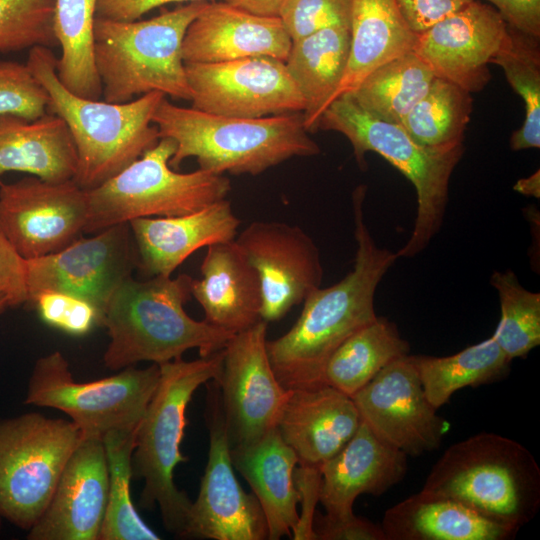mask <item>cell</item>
Here are the masks:
<instances>
[{"instance_id":"cell-1","label":"cell","mask_w":540,"mask_h":540,"mask_svg":"<svg viewBox=\"0 0 540 540\" xmlns=\"http://www.w3.org/2000/svg\"><path fill=\"white\" fill-rule=\"evenodd\" d=\"M365 188L353 193L356 253L352 270L339 282L317 287L303 301L293 326L267 341L270 364L289 390L325 385V366L336 349L376 317L379 283L398 259L396 252L379 247L364 221Z\"/></svg>"},{"instance_id":"cell-2","label":"cell","mask_w":540,"mask_h":540,"mask_svg":"<svg viewBox=\"0 0 540 540\" xmlns=\"http://www.w3.org/2000/svg\"><path fill=\"white\" fill-rule=\"evenodd\" d=\"M192 280L187 274L143 281L129 277L116 289L102 322L110 337L103 356L107 368L121 370L142 361L160 365L194 348L206 357L226 346L234 334L185 312Z\"/></svg>"},{"instance_id":"cell-3","label":"cell","mask_w":540,"mask_h":540,"mask_svg":"<svg viewBox=\"0 0 540 540\" xmlns=\"http://www.w3.org/2000/svg\"><path fill=\"white\" fill-rule=\"evenodd\" d=\"M153 124L160 138H171L177 144L169 160L174 169L194 157L200 169L214 174L255 176L292 157L320 152L308 135L302 112L233 117L177 106L164 97Z\"/></svg>"},{"instance_id":"cell-4","label":"cell","mask_w":540,"mask_h":540,"mask_svg":"<svg viewBox=\"0 0 540 540\" xmlns=\"http://www.w3.org/2000/svg\"><path fill=\"white\" fill-rule=\"evenodd\" d=\"M26 65L48 94L47 111L67 124L77 151L73 181L92 190L137 160L160 139L153 116L166 97L149 92L125 103L77 96L59 81L51 48L29 50Z\"/></svg>"},{"instance_id":"cell-5","label":"cell","mask_w":540,"mask_h":540,"mask_svg":"<svg viewBox=\"0 0 540 540\" xmlns=\"http://www.w3.org/2000/svg\"><path fill=\"white\" fill-rule=\"evenodd\" d=\"M422 490L452 498L484 518L519 530L540 507V467L508 437L480 432L447 448Z\"/></svg>"},{"instance_id":"cell-6","label":"cell","mask_w":540,"mask_h":540,"mask_svg":"<svg viewBox=\"0 0 540 540\" xmlns=\"http://www.w3.org/2000/svg\"><path fill=\"white\" fill-rule=\"evenodd\" d=\"M223 349L191 361L160 364L159 383L136 433L132 472L144 480L140 504L157 505L165 529L178 536H185L192 505L174 482L176 466L188 460L181 452L186 411L195 391L220 375Z\"/></svg>"},{"instance_id":"cell-7","label":"cell","mask_w":540,"mask_h":540,"mask_svg":"<svg viewBox=\"0 0 540 540\" xmlns=\"http://www.w3.org/2000/svg\"><path fill=\"white\" fill-rule=\"evenodd\" d=\"M207 5L189 2L147 20L96 17L94 60L104 100L125 103L156 91L190 101L182 44L187 28Z\"/></svg>"},{"instance_id":"cell-8","label":"cell","mask_w":540,"mask_h":540,"mask_svg":"<svg viewBox=\"0 0 540 540\" xmlns=\"http://www.w3.org/2000/svg\"><path fill=\"white\" fill-rule=\"evenodd\" d=\"M317 129L343 134L361 168L366 166L365 154L375 152L413 184L417 196L414 226L396 255L411 258L426 249L443 224L450 178L464 153V145L448 149L422 146L400 124L372 115L349 93L340 95L325 108Z\"/></svg>"},{"instance_id":"cell-9","label":"cell","mask_w":540,"mask_h":540,"mask_svg":"<svg viewBox=\"0 0 540 540\" xmlns=\"http://www.w3.org/2000/svg\"><path fill=\"white\" fill-rule=\"evenodd\" d=\"M176 142L160 138L121 172L88 190V217L83 233L145 217H172L196 212L226 199L230 180L202 169L180 173L169 160Z\"/></svg>"},{"instance_id":"cell-10","label":"cell","mask_w":540,"mask_h":540,"mask_svg":"<svg viewBox=\"0 0 540 540\" xmlns=\"http://www.w3.org/2000/svg\"><path fill=\"white\" fill-rule=\"evenodd\" d=\"M160 366L134 365L90 382L74 380L69 363L59 351L39 358L28 381L25 403L62 411L83 437H97L139 423L157 388Z\"/></svg>"},{"instance_id":"cell-11","label":"cell","mask_w":540,"mask_h":540,"mask_svg":"<svg viewBox=\"0 0 540 540\" xmlns=\"http://www.w3.org/2000/svg\"><path fill=\"white\" fill-rule=\"evenodd\" d=\"M82 433L71 420L31 412L0 420V516L30 530Z\"/></svg>"},{"instance_id":"cell-12","label":"cell","mask_w":540,"mask_h":540,"mask_svg":"<svg viewBox=\"0 0 540 540\" xmlns=\"http://www.w3.org/2000/svg\"><path fill=\"white\" fill-rule=\"evenodd\" d=\"M135 267L129 223L108 227L60 251L26 260V304L42 291L62 292L90 303L103 322L110 298Z\"/></svg>"},{"instance_id":"cell-13","label":"cell","mask_w":540,"mask_h":540,"mask_svg":"<svg viewBox=\"0 0 540 540\" xmlns=\"http://www.w3.org/2000/svg\"><path fill=\"white\" fill-rule=\"evenodd\" d=\"M267 322L234 334L215 381L231 447L248 445L277 428L291 390L277 379L267 353Z\"/></svg>"},{"instance_id":"cell-14","label":"cell","mask_w":540,"mask_h":540,"mask_svg":"<svg viewBox=\"0 0 540 540\" xmlns=\"http://www.w3.org/2000/svg\"><path fill=\"white\" fill-rule=\"evenodd\" d=\"M195 109L224 116L260 118L305 110L284 61L249 57L217 63H185Z\"/></svg>"},{"instance_id":"cell-15","label":"cell","mask_w":540,"mask_h":540,"mask_svg":"<svg viewBox=\"0 0 540 540\" xmlns=\"http://www.w3.org/2000/svg\"><path fill=\"white\" fill-rule=\"evenodd\" d=\"M88 217V194L73 180L35 176L0 183V229L25 260L43 257L81 237Z\"/></svg>"},{"instance_id":"cell-16","label":"cell","mask_w":540,"mask_h":540,"mask_svg":"<svg viewBox=\"0 0 540 540\" xmlns=\"http://www.w3.org/2000/svg\"><path fill=\"white\" fill-rule=\"evenodd\" d=\"M351 398L360 419L407 456L438 449L449 430L428 401L410 354L388 364Z\"/></svg>"},{"instance_id":"cell-17","label":"cell","mask_w":540,"mask_h":540,"mask_svg":"<svg viewBox=\"0 0 540 540\" xmlns=\"http://www.w3.org/2000/svg\"><path fill=\"white\" fill-rule=\"evenodd\" d=\"M256 270L262 293V320L273 322L321 286L319 248L299 226L253 221L234 239Z\"/></svg>"},{"instance_id":"cell-18","label":"cell","mask_w":540,"mask_h":540,"mask_svg":"<svg viewBox=\"0 0 540 540\" xmlns=\"http://www.w3.org/2000/svg\"><path fill=\"white\" fill-rule=\"evenodd\" d=\"M215 393L209 415L208 460L190 508L185 536L213 540H264L268 528L254 494L236 478L224 414Z\"/></svg>"},{"instance_id":"cell-19","label":"cell","mask_w":540,"mask_h":540,"mask_svg":"<svg viewBox=\"0 0 540 540\" xmlns=\"http://www.w3.org/2000/svg\"><path fill=\"white\" fill-rule=\"evenodd\" d=\"M507 23L491 5L473 0L416 35L412 52L434 73L466 91L488 83V64L500 47Z\"/></svg>"},{"instance_id":"cell-20","label":"cell","mask_w":540,"mask_h":540,"mask_svg":"<svg viewBox=\"0 0 540 540\" xmlns=\"http://www.w3.org/2000/svg\"><path fill=\"white\" fill-rule=\"evenodd\" d=\"M108 500L103 440L83 437L68 459L29 540H99Z\"/></svg>"},{"instance_id":"cell-21","label":"cell","mask_w":540,"mask_h":540,"mask_svg":"<svg viewBox=\"0 0 540 540\" xmlns=\"http://www.w3.org/2000/svg\"><path fill=\"white\" fill-rule=\"evenodd\" d=\"M407 457L361 420L350 440L321 466L319 501L325 515L335 519L353 516L360 495L380 496L402 481Z\"/></svg>"},{"instance_id":"cell-22","label":"cell","mask_w":540,"mask_h":540,"mask_svg":"<svg viewBox=\"0 0 540 540\" xmlns=\"http://www.w3.org/2000/svg\"><path fill=\"white\" fill-rule=\"evenodd\" d=\"M292 40L279 17L259 16L228 3H211L185 33V63H217L249 57L285 61Z\"/></svg>"},{"instance_id":"cell-23","label":"cell","mask_w":540,"mask_h":540,"mask_svg":"<svg viewBox=\"0 0 540 540\" xmlns=\"http://www.w3.org/2000/svg\"><path fill=\"white\" fill-rule=\"evenodd\" d=\"M240 224L227 199L186 215L133 219L137 267L148 277L171 276L198 249L233 241Z\"/></svg>"},{"instance_id":"cell-24","label":"cell","mask_w":540,"mask_h":540,"mask_svg":"<svg viewBox=\"0 0 540 540\" xmlns=\"http://www.w3.org/2000/svg\"><path fill=\"white\" fill-rule=\"evenodd\" d=\"M361 422L352 398L325 384L291 390L277 429L298 465L318 468L354 435Z\"/></svg>"},{"instance_id":"cell-25","label":"cell","mask_w":540,"mask_h":540,"mask_svg":"<svg viewBox=\"0 0 540 540\" xmlns=\"http://www.w3.org/2000/svg\"><path fill=\"white\" fill-rule=\"evenodd\" d=\"M200 273L192 280L191 295L206 322L236 334L262 320L258 274L234 240L207 246Z\"/></svg>"},{"instance_id":"cell-26","label":"cell","mask_w":540,"mask_h":540,"mask_svg":"<svg viewBox=\"0 0 540 540\" xmlns=\"http://www.w3.org/2000/svg\"><path fill=\"white\" fill-rule=\"evenodd\" d=\"M231 460L262 508L268 539L291 535L299 521L300 494L294 477L298 458L278 429L254 443L231 447Z\"/></svg>"},{"instance_id":"cell-27","label":"cell","mask_w":540,"mask_h":540,"mask_svg":"<svg viewBox=\"0 0 540 540\" xmlns=\"http://www.w3.org/2000/svg\"><path fill=\"white\" fill-rule=\"evenodd\" d=\"M76 169V147L61 117L48 111L35 120L0 115V178L17 171L59 183L73 180Z\"/></svg>"},{"instance_id":"cell-28","label":"cell","mask_w":540,"mask_h":540,"mask_svg":"<svg viewBox=\"0 0 540 540\" xmlns=\"http://www.w3.org/2000/svg\"><path fill=\"white\" fill-rule=\"evenodd\" d=\"M380 526L386 540H508L518 532L422 489L388 508Z\"/></svg>"},{"instance_id":"cell-29","label":"cell","mask_w":540,"mask_h":540,"mask_svg":"<svg viewBox=\"0 0 540 540\" xmlns=\"http://www.w3.org/2000/svg\"><path fill=\"white\" fill-rule=\"evenodd\" d=\"M415 40L395 0H352L349 56L330 103L353 92L378 67L411 52Z\"/></svg>"},{"instance_id":"cell-30","label":"cell","mask_w":540,"mask_h":540,"mask_svg":"<svg viewBox=\"0 0 540 540\" xmlns=\"http://www.w3.org/2000/svg\"><path fill=\"white\" fill-rule=\"evenodd\" d=\"M350 28L322 29L291 44L284 61L304 101L303 120L316 131L321 113L330 103L347 65Z\"/></svg>"},{"instance_id":"cell-31","label":"cell","mask_w":540,"mask_h":540,"mask_svg":"<svg viewBox=\"0 0 540 540\" xmlns=\"http://www.w3.org/2000/svg\"><path fill=\"white\" fill-rule=\"evenodd\" d=\"M410 344L397 325L377 316L347 338L331 355L325 384L352 397L391 362L409 355Z\"/></svg>"},{"instance_id":"cell-32","label":"cell","mask_w":540,"mask_h":540,"mask_svg":"<svg viewBox=\"0 0 540 540\" xmlns=\"http://www.w3.org/2000/svg\"><path fill=\"white\" fill-rule=\"evenodd\" d=\"M424 393L435 409L465 387L491 384L505 378L511 361L492 337L453 355H412Z\"/></svg>"},{"instance_id":"cell-33","label":"cell","mask_w":540,"mask_h":540,"mask_svg":"<svg viewBox=\"0 0 540 540\" xmlns=\"http://www.w3.org/2000/svg\"><path fill=\"white\" fill-rule=\"evenodd\" d=\"M98 0H55L53 29L61 55L57 76L73 94L98 100L102 84L94 60V21Z\"/></svg>"},{"instance_id":"cell-34","label":"cell","mask_w":540,"mask_h":540,"mask_svg":"<svg viewBox=\"0 0 540 540\" xmlns=\"http://www.w3.org/2000/svg\"><path fill=\"white\" fill-rule=\"evenodd\" d=\"M434 77L411 51L378 67L349 94L372 115L399 124L426 94Z\"/></svg>"},{"instance_id":"cell-35","label":"cell","mask_w":540,"mask_h":540,"mask_svg":"<svg viewBox=\"0 0 540 540\" xmlns=\"http://www.w3.org/2000/svg\"><path fill=\"white\" fill-rule=\"evenodd\" d=\"M471 112V93L435 76L426 94L399 124L418 144L448 149L463 145Z\"/></svg>"},{"instance_id":"cell-36","label":"cell","mask_w":540,"mask_h":540,"mask_svg":"<svg viewBox=\"0 0 540 540\" xmlns=\"http://www.w3.org/2000/svg\"><path fill=\"white\" fill-rule=\"evenodd\" d=\"M540 37L507 24L506 32L491 63L499 65L514 91L523 99L525 119L513 132L514 151L540 147Z\"/></svg>"},{"instance_id":"cell-37","label":"cell","mask_w":540,"mask_h":540,"mask_svg":"<svg viewBox=\"0 0 540 540\" xmlns=\"http://www.w3.org/2000/svg\"><path fill=\"white\" fill-rule=\"evenodd\" d=\"M137 429L111 431L102 439L108 468V500L99 540L159 539L139 516L131 498Z\"/></svg>"},{"instance_id":"cell-38","label":"cell","mask_w":540,"mask_h":540,"mask_svg":"<svg viewBox=\"0 0 540 540\" xmlns=\"http://www.w3.org/2000/svg\"><path fill=\"white\" fill-rule=\"evenodd\" d=\"M500 300V320L491 336L506 357H526L540 344V294L524 288L512 270L490 277Z\"/></svg>"},{"instance_id":"cell-39","label":"cell","mask_w":540,"mask_h":540,"mask_svg":"<svg viewBox=\"0 0 540 540\" xmlns=\"http://www.w3.org/2000/svg\"><path fill=\"white\" fill-rule=\"evenodd\" d=\"M54 4L55 0H0V54L58 46Z\"/></svg>"},{"instance_id":"cell-40","label":"cell","mask_w":540,"mask_h":540,"mask_svg":"<svg viewBox=\"0 0 540 540\" xmlns=\"http://www.w3.org/2000/svg\"><path fill=\"white\" fill-rule=\"evenodd\" d=\"M352 0H286L279 18L292 42L330 27L350 28Z\"/></svg>"},{"instance_id":"cell-41","label":"cell","mask_w":540,"mask_h":540,"mask_svg":"<svg viewBox=\"0 0 540 540\" xmlns=\"http://www.w3.org/2000/svg\"><path fill=\"white\" fill-rule=\"evenodd\" d=\"M48 99L26 63L0 61V115L35 120L47 112Z\"/></svg>"},{"instance_id":"cell-42","label":"cell","mask_w":540,"mask_h":540,"mask_svg":"<svg viewBox=\"0 0 540 540\" xmlns=\"http://www.w3.org/2000/svg\"><path fill=\"white\" fill-rule=\"evenodd\" d=\"M48 325L70 335L82 336L102 326L98 311L88 302L70 294L42 291L29 303Z\"/></svg>"},{"instance_id":"cell-43","label":"cell","mask_w":540,"mask_h":540,"mask_svg":"<svg viewBox=\"0 0 540 540\" xmlns=\"http://www.w3.org/2000/svg\"><path fill=\"white\" fill-rule=\"evenodd\" d=\"M313 530L316 540H386L380 525L355 514L335 519L315 513Z\"/></svg>"},{"instance_id":"cell-44","label":"cell","mask_w":540,"mask_h":540,"mask_svg":"<svg viewBox=\"0 0 540 540\" xmlns=\"http://www.w3.org/2000/svg\"><path fill=\"white\" fill-rule=\"evenodd\" d=\"M405 21L420 34L473 0H395Z\"/></svg>"},{"instance_id":"cell-45","label":"cell","mask_w":540,"mask_h":540,"mask_svg":"<svg viewBox=\"0 0 540 540\" xmlns=\"http://www.w3.org/2000/svg\"><path fill=\"white\" fill-rule=\"evenodd\" d=\"M0 294L8 296L11 306L26 304V260L0 229Z\"/></svg>"},{"instance_id":"cell-46","label":"cell","mask_w":540,"mask_h":540,"mask_svg":"<svg viewBox=\"0 0 540 540\" xmlns=\"http://www.w3.org/2000/svg\"><path fill=\"white\" fill-rule=\"evenodd\" d=\"M294 477L300 494L299 503H302V514L292 534L296 540H316L313 520L315 506L319 501L321 470L297 465Z\"/></svg>"},{"instance_id":"cell-47","label":"cell","mask_w":540,"mask_h":540,"mask_svg":"<svg viewBox=\"0 0 540 540\" xmlns=\"http://www.w3.org/2000/svg\"><path fill=\"white\" fill-rule=\"evenodd\" d=\"M505 22L530 35L540 37V0H486Z\"/></svg>"},{"instance_id":"cell-48","label":"cell","mask_w":540,"mask_h":540,"mask_svg":"<svg viewBox=\"0 0 540 540\" xmlns=\"http://www.w3.org/2000/svg\"><path fill=\"white\" fill-rule=\"evenodd\" d=\"M194 1L204 0H98L96 17L118 21H134L140 19L152 9L165 4Z\"/></svg>"},{"instance_id":"cell-49","label":"cell","mask_w":540,"mask_h":540,"mask_svg":"<svg viewBox=\"0 0 540 540\" xmlns=\"http://www.w3.org/2000/svg\"><path fill=\"white\" fill-rule=\"evenodd\" d=\"M285 1L286 0H226V3L255 15L279 17L281 7Z\"/></svg>"},{"instance_id":"cell-50","label":"cell","mask_w":540,"mask_h":540,"mask_svg":"<svg viewBox=\"0 0 540 540\" xmlns=\"http://www.w3.org/2000/svg\"><path fill=\"white\" fill-rule=\"evenodd\" d=\"M513 188L523 195L540 198V171L519 179Z\"/></svg>"},{"instance_id":"cell-51","label":"cell","mask_w":540,"mask_h":540,"mask_svg":"<svg viewBox=\"0 0 540 540\" xmlns=\"http://www.w3.org/2000/svg\"><path fill=\"white\" fill-rule=\"evenodd\" d=\"M11 307L10 300L5 294H0V315L8 308Z\"/></svg>"},{"instance_id":"cell-52","label":"cell","mask_w":540,"mask_h":540,"mask_svg":"<svg viewBox=\"0 0 540 540\" xmlns=\"http://www.w3.org/2000/svg\"><path fill=\"white\" fill-rule=\"evenodd\" d=\"M1 519H2V518H1V516H0V530H1Z\"/></svg>"}]
</instances>
